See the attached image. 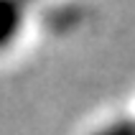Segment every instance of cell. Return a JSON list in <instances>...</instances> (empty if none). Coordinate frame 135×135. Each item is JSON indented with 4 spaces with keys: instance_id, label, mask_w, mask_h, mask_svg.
<instances>
[{
    "instance_id": "6da1fadb",
    "label": "cell",
    "mask_w": 135,
    "mask_h": 135,
    "mask_svg": "<svg viewBox=\"0 0 135 135\" xmlns=\"http://www.w3.org/2000/svg\"><path fill=\"white\" fill-rule=\"evenodd\" d=\"M26 23L23 5L10 3V0H0V51H5L18 41Z\"/></svg>"
},
{
    "instance_id": "7a4b0ae2",
    "label": "cell",
    "mask_w": 135,
    "mask_h": 135,
    "mask_svg": "<svg viewBox=\"0 0 135 135\" xmlns=\"http://www.w3.org/2000/svg\"><path fill=\"white\" fill-rule=\"evenodd\" d=\"M89 135H135V117H117Z\"/></svg>"
}]
</instances>
